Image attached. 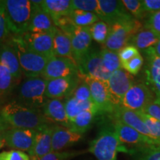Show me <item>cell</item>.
<instances>
[{
  "label": "cell",
  "mask_w": 160,
  "mask_h": 160,
  "mask_svg": "<svg viewBox=\"0 0 160 160\" xmlns=\"http://www.w3.org/2000/svg\"><path fill=\"white\" fill-rule=\"evenodd\" d=\"M1 115L9 128L39 131L52 124L45 117L41 109L31 108L13 101L2 108Z\"/></svg>",
  "instance_id": "1"
},
{
  "label": "cell",
  "mask_w": 160,
  "mask_h": 160,
  "mask_svg": "<svg viewBox=\"0 0 160 160\" xmlns=\"http://www.w3.org/2000/svg\"><path fill=\"white\" fill-rule=\"evenodd\" d=\"M100 121L97 137L90 142L88 152L97 160H117L119 141L113 119L109 115Z\"/></svg>",
  "instance_id": "2"
},
{
  "label": "cell",
  "mask_w": 160,
  "mask_h": 160,
  "mask_svg": "<svg viewBox=\"0 0 160 160\" xmlns=\"http://www.w3.org/2000/svg\"><path fill=\"white\" fill-rule=\"evenodd\" d=\"M47 80L42 77L25 78L18 84L16 91V99L13 102L34 109H41L45 105Z\"/></svg>",
  "instance_id": "3"
},
{
  "label": "cell",
  "mask_w": 160,
  "mask_h": 160,
  "mask_svg": "<svg viewBox=\"0 0 160 160\" xmlns=\"http://www.w3.org/2000/svg\"><path fill=\"white\" fill-rule=\"evenodd\" d=\"M10 39L17 52L22 75L26 78L41 77L51 58L39 54L29 49L21 36L11 35Z\"/></svg>",
  "instance_id": "4"
},
{
  "label": "cell",
  "mask_w": 160,
  "mask_h": 160,
  "mask_svg": "<svg viewBox=\"0 0 160 160\" xmlns=\"http://www.w3.org/2000/svg\"><path fill=\"white\" fill-rule=\"evenodd\" d=\"M8 28L11 35L22 36L28 32L31 15L28 0H4Z\"/></svg>",
  "instance_id": "5"
},
{
  "label": "cell",
  "mask_w": 160,
  "mask_h": 160,
  "mask_svg": "<svg viewBox=\"0 0 160 160\" xmlns=\"http://www.w3.org/2000/svg\"><path fill=\"white\" fill-rule=\"evenodd\" d=\"M113 122L119 141V152L133 155L137 152L148 148L160 145V142L142 135L121 122L114 119H113Z\"/></svg>",
  "instance_id": "6"
},
{
  "label": "cell",
  "mask_w": 160,
  "mask_h": 160,
  "mask_svg": "<svg viewBox=\"0 0 160 160\" xmlns=\"http://www.w3.org/2000/svg\"><path fill=\"white\" fill-rule=\"evenodd\" d=\"M110 27L108 37L103 45V48L115 52H119L126 45H129L131 38L143 28L142 24L136 19L114 24Z\"/></svg>",
  "instance_id": "7"
},
{
  "label": "cell",
  "mask_w": 160,
  "mask_h": 160,
  "mask_svg": "<svg viewBox=\"0 0 160 160\" xmlns=\"http://www.w3.org/2000/svg\"><path fill=\"white\" fill-rule=\"evenodd\" d=\"M156 99L154 93L144 83H134L125 93L121 106L136 112H143L146 106Z\"/></svg>",
  "instance_id": "8"
},
{
  "label": "cell",
  "mask_w": 160,
  "mask_h": 160,
  "mask_svg": "<svg viewBox=\"0 0 160 160\" xmlns=\"http://www.w3.org/2000/svg\"><path fill=\"white\" fill-rule=\"evenodd\" d=\"M77 66L79 74L84 77L106 82L111 74L103 65L100 51L91 48L77 63Z\"/></svg>",
  "instance_id": "9"
},
{
  "label": "cell",
  "mask_w": 160,
  "mask_h": 160,
  "mask_svg": "<svg viewBox=\"0 0 160 160\" xmlns=\"http://www.w3.org/2000/svg\"><path fill=\"white\" fill-rule=\"evenodd\" d=\"M106 83L111 102L117 108L121 106L125 93L133 84V79L125 70L120 68L111 73Z\"/></svg>",
  "instance_id": "10"
},
{
  "label": "cell",
  "mask_w": 160,
  "mask_h": 160,
  "mask_svg": "<svg viewBox=\"0 0 160 160\" xmlns=\"http://www.w3.org/2000/svg\"><path fill=\"white\" fill-rule=\"evenodd\" d=\"M79 76L89 86L92 101L97 107L99 115H111L116 108L111 102L106 82L80 74Z\"/></svg>",
  "instance_id": "11"
},
{
  "label": "cell",
  "mask_w": 160,
  "mask_h": 160,
  "mask_svg": "<svg viewBox=\"0 0 160 160\" xmlns=\"http://www.w3.org/2000/svg\"><path fill=\"white\" fill-rule=\"evenodd\" d=\"M98 5L99 19L109 26L134 19L126 10L122 1L98 0Z\"/></svg>",
  "instance_id": "12"
},
{
  "label": "cell",
  "mask_w": 160,
  "mask_h": 160,
  "mask_svg": "<svg viewBox=\"0 0 160 160\" xmlns=\"http://www.w3.org/2000/svg\"><path fill=\"white\" fill-rule=\"evenodd\" d=\"M79 74L78 66L74 61L68 58L53 57L48 62L41 77L51 80Z\"/></svg>",
  "instance_id": "13"
},
{
  "label": "cell",
  "mask_w": 160,
  "mask_h": 160,
  "mask_svg": "<svg viewBox=\"0 0 160 160\" xmlns=\"http://www.w3.org/2000/svg\"><path fill=\"white\" fill-rule=\"evenodd\" d=\"M37 131L31 129L8 128L2 132L7 146L12 148L29 153L34 142Z\"/></svg>",
  "instance_id": "14"
},
{
  "label": "cell",
  "mask_w": 160,
  "mask_h": 160,
  "mask_svg": "<svg viewBox=\"0 0 160 160\" xmlns=\"http://www.w3.org/2000/svg\"><path fill=\"white\" fill-rule=\"evenodd\" d=\"M42 0H32L31 15L28 32L31 33H53L56 27L51 16L43 9Z\"/></svg>",
  "instance_id": "15"
},
{
  "label": "cell",
  "mask_w": 160,
  "mask_h": 160,
  "mask_svg": "<svg viewBox=\"0 0 160 160\" xmlns=\"http://www.w3.org/2000/svg\"><path fill=\"white\" fill-rule=\"evenodd\" d=\"M81 78L79 74L47 80L45 94L48 99H67L72 94Z\"/></svg>",
  "instance_id": "16"
},
{
  "label": "cell",
  "mask_w": 160,
  "mask_h": 160,
  "mask_svg": "<svg viewBox=\"0 0 160 160\" xmlns=\"http://www.w3.org/2000/svg\"><path fill=\"white\" fill-rule=\"evenodd\" d=\"M54 33V32H53ZM53 33H31L26 32L21 36L24 42L31 51L52 58L53 55Z\"/></svg>",
  "instance_id": "17"
},
{
  "label": "cell",
  "mask_w": 160,
  "mask_h": 160,
  "mask_svg": "<svg viewBox=\"0 0 160 160\" xmlns=\"http://www.w3.org/2000/svg\"><path fill=\"white\" fill-rule=\"evenodd\" d=\"M146 57L145 76L147 85L160 102V57L153 53L151 48L144 51Z\"/></svg>",
  "instance_id": "18"
},
{
  "label": "cell",
  "mask_w": 160,
  "mask_h": 160,
  "mask_svg": "<svg viewBox=\"0 0 160 160\" xmlns=\"http://www.w3.org/2000/svg\"><path fill=\"white\" fill-rule=\"evenodd\" d=\"M68 36L71 39L73 59L77 65L91 48L92 38L88 28L75 27Z\"/></svg>",
  "instance_id": "19"
},
{
  "label": "cell",
  "mask_w": 160,
  "mask_h": 160,
  "mask_svg": "<svg viewBox=\"0 0 160 160\" xmlns=\"http://www.w3.org/2000/svg\"><path fill=\"white\" fill-rule=\"evenodd\" d=\"M83 138V134L71 131L64 126L53 125L52 131V151H62L63 149L79 142Z\"/></svg>",
  "instance_id": "20"
},
{
  "label": "cell",
  "mask_w": 160,
  "mask_h": 160,
  "mask_svg": "<svg viewBox=\"0 0 160 160\" xmlns=\"http://www.w3.org/2000/svg\"><path fill=\"white\" fill-rule=\"evenodd\" d=\"M109 116L113 119L121 122L122 123L125 124V125L129 126V127L139 132L142 135L153 139L147 125L138 112L131 111V110L127 109L120 106V107L116 108L113 113Z\"/></svg>",
  "instance_id": "21"
},
{
  "label": "cell",
  "mask_w": 160,
  "mask_h": 160,
  "mask_svg": "<svg viewBox=\"0 0 160 160\" xmlns=\"http://www.w3.org/2000/svg\"><path fill=\"white\" fill-rule=\"evenodd\" d=\"M53 124L48 125L37 132L33 147L28 155L31 160H39L51 153Z\"/></svg>",
  "instance_id": "22"
},
{
  "label": "cell",
  "mask_w": 160,
  "mask_h": 160,
  "mask_svg": "<svg viewBox=\"0 0 160 160\" xmlns=\"http://www.w3.org/2000/svg\"><path fill=\"white\" fill-rule=\"evenodd\" d=\"M0 64L9 70L17 82L22 79L23 75L20 68L19 59L10 37L0 44Z\"/></svg>",
  "instance_id": "23"
},
{
  "label": "cell",
  "mask_w": 160,
  "mask_h": 160,
  "mask_svg": "<svg viewBox=\"0 0 160 160\" xmlns=\"http://www.w3.org/2000/svg\"><path fill=\"white\" fill-rule=\"evenodd\" d=\"M43 114L52 123L64 126L68 128L69 120L66 113L65 102L62 99H48L42 108Z\"/></svg>",
  "instance_id": "24"
},
{
  "label": "cell",
  "mask_w": 160,
  "mask_h": 160,
  "mask_svg": "<svg viewBox=\"0 0 160 160\" xmlns=\"http://www.w3.org/2000/svg\"><path fill=\"white\" fill-rule=\"evenodd\" d=\"M53 55L54 57L68 58L74 61L71 39L57 28L53 33Z\"/></svg>",
  "instance_id": "25"
},
{
  "label": "cell",
  "mask_w": 160,
  "mask_h": 160,
  "mask_svg": "<svg viewBox=\"0 0 160 160\" xmlns=\"http://www.w3.org/2000/svg\"><path fill=\"white\" fill-rule=\"evenodd\" d=\"M159 37L160 36L155 32L143 27L142 29L138 31L131 38L129 45L134 46L139 51H145L153 48L157 44Z\"/></svg>",
  "instance_id": "26"
},
{
  "label": "cell",
  "mask_w": 160,
  "mask_h": 160,
  "mask_svg": "<svg viewBox=\"0 0 160 160\" xmlns=\"http://www.w3.org/2000/svg\"><path fill=\"white\" fill-rule=\"evenodd\" d=\"M42 6L53 20L69 16L73 11L71 0H42Z\"/></svg>",
  "instance_id": "27"
},
{
  "label": "cell",
  "mask_w": 160,
  "mask_h": 160,
  "mask_svg": "<svg viewBox=\"0 0 160 160\" xmlns=\"http://www.w3.org/2000/svg\"><path fill=\"white\" fill-rule=\"evenodd\" d=\"M98 115V112L93 110L81 112L70 122L68 128L77 133L84 134L91 128Z\"/></svg>",
  "instance_id": "28"
},
{
  "label": "cell",
  "mask_w": 160,
  "mask_h": 160,
  "mask_svg": "<svg viewBox=\"0 0 160 160\" xmlns=\"http://www.w3.org/2000/svg\"><path fill=\"white\" fill-rule=\"evenodd\" d=\"M64 102H65V111L69 122L74 119L79 113L85 111L93 110V111H97L98 114H99L97 107L92 101L80 102L76 99L75 98L69 97L65 99Z\"/></svg>",
  "instance_id": "29"
},
{
  "label": "cell",
  "mask_w": 160,
  "mask_h": 160,
  "mask_svg": "<svg viewBox=\"0 0 160 160\" xmlns=\"http://www.w3.org/2000/svg\"><path fill=\"white\" fill-rule=\"evenodd\" d=\"M17 85V81L9 70L0 64V98L11 94Z\"/></svg>",
  "instance_id": "30"
},
{
  "label": "cell",
  "mask_w": 160,
  "mask_h": 160,
  "mask_svg": "<svg viewBox=\"0 0 160 160\" xmlns=\"http://www.w3.org/2000/svg\"><path fill=\"white\" fill-rule=\"evenodd\" d=\"M69 17L73 23L79 28H89L100 20L95 13L80 10H73Z\"/></svg>",
  "instance_id": "31"
},
{
  "label": "cell",
  "mask_w": 160,
  "mask_h": 160,
  "mask_svg": "<svg viewBox=\"0 0 160 160\" xmlns=\"http://www.w3.org/2000/svg\"><path fill=\"white\" fill-rule=\"evenodd\" d=\"M100 55H101L105 69L110 73L122 68L121 62H120L118 52L102 48V49L100 51Z\"/></svg>",
  "instance_id": "32"
},
{
  "label": "cell",
  "mask_w": 160,
  "mask_h": 160,
  "mask_svg": "<svg viewBox=\"0 0 160 160\" xmlns=\"http://www.w3.org/2000/svg\"><path fill=\"white\" fill-rule=\"evenodd\" d=\"M111 27L105 22L99 21L93 24L88 28L92 40H94L97 42L104 45L108 37Z\"/></svg>",
  "instance_id": "33"
},
{
  "label": "cell",
  "mask_w": 160,
  "mask_h": 160,
  "mask_svg": "<svg viewBox=\"0 0 160 160\" xmlns=\"http://www.w3.org/2000/svg\"><path fill=\"white\" fill-rule=\"evenodd\" d=\"M122 3L129 13L134 19H142L146 12L144 9L142 0H122Z\"/></svg>",
  "instance_id": "34"
},
{
  "label": "cell",
  "mask_w": 160,
  "mask_h": 160,
  "mask_svg": "<svg viewBox=\"0 0 160 160\" xmlns=\"http://www.w3.org/2000/svg\"><path fill=\"white\" fill-rule=\"evenodd\" d=\"M73 10H80L95 13L99 17V8L98 0H71Z\"/></svg>",
  "instance_id": "35"
},
{
  "label": "cell",
  "mask_w": 160,
  "mask_h": 160,
  "mask_svg": "<svg viewBox=\"0 0 160 160\" xmlns=\"http://www.w3.org/2000/svg\"><path fill=\"white\" fill-rule=\"evenodd\" d=\"M88 150L85 151H51L45 157L39 160H71L77 157L87 153Z\"/></svg>",
  "instance_id": "36"
},
{
  "label": "cell",
  "mask_w": 160,
  "mask_h": 160,
  "mask_svg": "<svg viewBox=\"0 0 160 160\" xmlns=\"http://www.w3.org/2000/svg\"><path fill=\"white\" fill-rule=\"evenodd\" d=\"M80 78H81V80H80L79 83L78 84L77 88H76L75 90L70 97L75 98L76 99L80 102L92 101L91 91H90L87 82H86L81 77H80Z\"/></svg>",
  "instance_id": "37"
},
{
  "label": "cell",
  "mask_w": 160,
  "mask_h": 160,
  "mask_svg": "<svg viewBox=\"0 0 160 160\" xmlns=\"http://www.w3.org/2000/svg\"><path fill=\"white\" fill-rule=\"evenodd\" d=\"M145 122L153 139L160 142V122L143 112H138Z\"/></svg>",
  "instance_id": "38"
},
{
  "label": "cell",
  "mask_w": 160,
  "mask_h": 160,
  "mask_svg": "<svg viewBox=\"0 0 160 160\" xmlns=\"http://www.w3.org/2000/svg\"><path fill=\"white\" fill-rule=\"evenodd\" d=\"M132 156L134 160H160V145L148 148Z\"/></svg>",
  "instance_id": "39"
},
{
  "label": "cell",
  "mask_w": 160,
  "mask_h": 160,
  "mask_svg": "<svg viewBox=\"0 0 160 160\" xmlns=\"http://www.w3.org/2000/svg\"><path fill=\"white\" fill-rule=\"evenodd\" d=\"M11 37L5 12V1L0 0V44Z\"/></svg>",
  "instance_id": "40"
},
{
  "label": "cell",
  "mask_w": 160,
  "mask_h": 160,
  "mask_svg": "<svg viewBox=\"0 0 160 160\" xmlns=\"http://www.w3.org/2000/svg\"><path fill=\"white\" fill-rule=\"evenodd\" d=\"M143 64V57L141 54H139L130 61L122 65V68L125 70L131 75H137L142 68Z\"/></svg>",
  "instance_id": "41"
},
{
  "label": "cell",
  "mask_w": 160,
  "mask_h": 160,
  "mask_svg": "<svg viewBox=\"0 0 160 160\" xmlns=\"http://www.w3.org/2000/svg\"><path fill=\"white\" fill-rule=\"evenodd\" d=\"M118 54H119L120 62H121V65H123L124 63L127 62L133 58L140 54V53L134 46L128 45L120 50L118 52Z\"/></svg>",
  "instance_id": "42"
},
{
  "label": "cell",
  "mask_w": 160,
  "mask_h": 160,
  "mask_svg": "<svg viewBox=\"0 0 160 160\" xmlns=\"http://www.w3.org/2000/svg\"><path fill=\"white\" fill-rule=\"evenodd\" d=\"M0 160H31V159L25 152L10 150L0 153Z\"/></svg>",
  "instance_id": "43"
},
{
  "label": "cell",
  "mask_w": 160,
  "mask_h": 160,
  "mask_svg": "<svg viewBox=\"0 0 160 160\" xmlns=\"http://www.w3.org/2000/svg\"><path fill=\"white\" fill-rule=\"evenodd\" d=\"M160 36V11L151 13L144 26Z\"/></svg>",
  "instance_id": "44"
},
{
  "label": "cell",
  "mask_w": 160,
  "mask_h": 160,
  "mask_svg": "<svg viewBox=\"0 0 160 160\" xmlns=\"http://www.w3.org/2000/svg\"><path fill=\"white\" fill-rule=\"evenodd\" d=\"M143 113L155 118L156 119L160 122V102L157 99L153 100L151 103L148 104L145 109Z\"/></svg>",
  "instance_id": "45"
},
{
  "label": "cell",
  "mask_w": 160,
  "mask_h": 160,
  "mask_svg": "<svg viewBox=\"0 0 160 160\" xmlns=\"http://www.w3.org/2000/svg\"><path fill=\"white\" fill-rule=\"evenodd\" d=\"M142 4L145 12L151 13L160 11V0H142Z\"/></svg>",
  "instance_id": "46"
},
{
  "label": "cell",
  "mask_w": 160,
  "mask_h": 160,
  "mask_svg": "<svg viewBox=\"0 0 160 160\" xmlns=\"http://www.w3.org/2000/svg\"><path fill=\"white\" fill-rule=\"evenodd\" d=\"M152 51H153V53L158 57H160V37L159 40L157 41V42L156 45L153 46V48H151Z\"/></svg>",
  "instance_id": "47"
},
{
  "label": "cell",
  "mask_w": 160,
  "mask_h": 160,
  "mask_svg": "<svg viewBox=\"0 0 160 160\" xmlns=\"http://www.w3.org/2000/svg\"><path fill=\"white\" fill-rule=\"evenodd\" d=\"M8 125L5 123V122L4 121V119H2L1 115V109H0V133L3 132L4 131H5L6 129L8 128Z\"/></svg>",
  "instance_id": "48"
},
{
  "label": "cell",
  "mask_w": 160,
  "mask_h": 160,
  "mask_svg": "<svg viewBox=\"0 0 160 160\" xmlns=\"http://www.w3.org/2000/svg\"><path fill=\"white\" fill-rule=\"evenodd\" d=\"M5 140H4V138L2 137V133H0V150L3 148V146L5 145Z\"/></svg>",
  "instance_id": "49"
}]
</instances>
